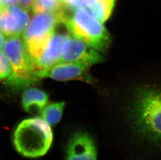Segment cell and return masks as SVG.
I'll return each instance as SVG.
<instances>
[{"label": "cell", "instance_id": "cell-1", "mask_svg": "<svg viewBox=\"0 0 161 160\" xmlns=\"http://www.w3.org/2000/svg\"><path fill=\"white\" fill-rule=\"evenodd\" d=\"M131 117L137 133L153 142L161 141V91L145 88L138 93Z\"/></svg>", "mask_w": 161, "mask_h": 160}, {"label": "cell", "instance_id": "cell-2", "mask_svg": "<svg viewBox=\"0 0 161 160\" xmlns=\"http://www.w3.org/2000/svg\"><path fill=\"white\" fill-rule=\"evenodd\" d=\"M13 144L21 156L35 158L44 156L50 149L53 139L52 128L42 118L23 120L13 134Z\"/></svg>", "mask_w": 161, "mask_h": 160}, {"label": "cell", "instance_id": "cell-3", "mask_svg": "<svg viewBox=\"0 0 161 160\" xmlns=\"http://www.w3.org/2000/svg\"><path fill=\"white\" fill-rule=\"evenodd\" d=\"M62 24L73 37L99 52L103 53L109 46L111 38L107 29L102 22L87 9H70Z\"/></svg>", "mask_w": 161, "mask_h": 160}, {"label": "cell", "instance_id": "cell-4", "mask_svg": "<svg viewBox=\"0 0 161 160\" xmlns=\"http://www.w3.org/2000/svg\"><path fill=\"white\" fill-rule=\"evenodd\" d=\"M11 65V74L8 84L15 91L27 88L36 82V76L32 61L26 50L22 36H8L2 48Z\"/></svg>", "mask_w": 161, "mask_h": 160}, {"label": "cell", "instance_id": "cell-5", "mask_svg": "<svg viewBox=\"0 0 161 160\" xmlns=\"http://www.w3.org/2000/svg\"><path fill=\"white\" fill-rule=\"evenodd\" d=\"M67 11L35 14L23 31L22 38L31 61L37 59L48 44L56 27L62 24Z\"/></svg>", "mask_w": 161, "mask_h": 160}, {"label": "cell", "instance_id": "cell-6", "mask_svg": "<svg viewBox=\"0 0 161 160\" xmlns=\"http://www.w3.org/2000/svg\"><path fill=\"white\" fill-rule=\"evenodd\" d=\"M99 51L79 40L69 36L63 47L59 62H79L90 67L104 61Z\"/></svg>", "mask_w": 161, "mask_h": 160}, {"label": "cell", "instance_id": "cell-7", "mask_svg": "<svg viewBox=\"0 0 161 160\" xmlns=\"http://www.w3.org/2000/svg\"><path fill=\"white\" fill-rule=\"evenodd\" d=\"M28 11L16 5L0 6V31L6 36H20L29 21Z\"/></svg>", "mask_w": 161, "mask_h": 160}, {"label": "cell", "instance_id": "cell-8", "mask_svg": "<svg viewBox=\"0 0 161 160\" xmlns=\"http://www.w3.org/2000/svg\"><path fill=\"white\" fill-rule=\"evenodd\" d=\"M97 147L86 131L75 133L67 144L66 160H97Z\"/></svg>", "mask_w": 161, "mask_h": 160}, {"label": "cell", "instance_id": "cell-9", "mask_svg": "<svg viewBox=\"0 0 161 160\" xmlns=\"http://www.w3.org/2000/svg\"><path fill=\"white\" fill-rule=\"evenodd\" d=\"M70 35L64 33L54 32L47 45L39 57L32 61L34 70L39 79L40 74L59 62L63 47Z\"/></svg>", "mask_w": 161, "mask_h": 160}, {"label": "cell", "instance_id": "cell-10", "mask_svg": "<svg viewBox=\"0 0 161 160\" xmlns=\"http://www.w3.org/2000/svg\"><path fill=\"white\" fill-rule=\"evenodd\" d=\"M90 67L79 62H58L40 74L39 77H50L57 81L90 80L88 74Z\"/></svg>", "mask_w": 161, "mask_h": 160}, {"label": "cell", "instance_id": "cell-11", "mask_svg": "<svg viewBox=\"0 0 161 160\" xmlns=\"http://www.w3.org/2000/svg\"><path fill=\"white\" fill-rule=\"evenodd\" d=\"M48 95L44 91L36 88H29L23 93L21 104L26 112L31 114L41 113L47 104Z\"/></svg>", "mask_w": 161, "mask_h": 160}, {"label": "cell", "instance_id": "cell-12", "mask_svg": "<svg viewBox=\"0 0 161 160\" xmlns=\"http://www.w3.org/2000/svg\"><path fill=\"white\" fill-rule=\"evenodd\" d=\"M65 0H34L32 7L34 14L42 13H63L69 9Z\"/></svg>", "mask_w": 161, "mask_h": 160}, {"label": "cell", "instance_id": "cell-13", "mask_svg": "<svg viewBox=\"0 0 161 160\" xmlns=\"http://www.w3.org/2000/svg\"><path fill=\"white\" fill-rule=\"evenodd\" d=\"M65 106L64 101L46 105L41 111V118L50 125H54L61 121Z\"/></svg>", "mask_w": 161, "mask_h": 160}, {"label": "cell", "instance_id": "cell-14", "mask_svg": "<svg viewBox=\"0 0 161 160\" xmlns=\"http://www.w3.org/2000/svg\"><path fill=\"white\" fill-rule=\"evenodd\" d=\"M114 2L115 0H96L94 4L87 11L103 23L109 18Z\"/></svg>", "mask_w": 161, "mask_h": 160}, {"label": "cell", "instance_id": "cell-15", "mask_svg": "<svg viewBox=\"0 0 161 160\" xmlns=\"http://www.w3.org/2000/svg\"><path fill=\"white\" fill-rule=\"evenodd\" d=\"M11 67L4 53L0 51V79H8L11 74Z\"/></svg>", "mask_w": 161, "mask_h": 160}, {"label": "cell", "instance_id": "cell-16", "mask_svg": "<svg viewBox=\"0 0 161 160\" xmlns=\"http://www.w3.org/2000/svg\"><path fill=\"white\" fill-rule=\"evenodd\" d=\"M34 1V0H18V4L20 7L28 12L32 9Z\"/></svg>", "mask_w": 161, "mask_h": 160}, {"label": "cell", "instance_id": "cell-17", "mask_svg": "<svg viewBox=\"0 0 161 160\" xmlns=\"http://www.w3.org/2000/svg\"><path fill=\"white\" fill-rule=\"evenodd\" d=\"M18 0H0V6H9L15 5L18 3Z\"/></svg>", "mask_w": 161, "mask_h": 160}, {"label": "cell", "instance_id": "cell-18", "mask_svg": "<svg viewBox=\"0 0 161 160\" xmlns=\"http://www.w3.org/2000/svg\"><path fill=\"white\" fill-rule=\"evenodd\" d=\"M5 41V35L0 31V50H2Z\"/></svg>", "mask_w": 161, "mask_h": 160}, {"label": "cell", "instance_id": "cell-19", "mask_svg": "<svg viewBox=\"0 0 161 160\" xmlns=\"http://www.w3.org/2000/svg\"><path fill=\"white\" fill-rule=\"evenodd\" d=\"M0 80H1V79H0Z\"/></svg>", "mask_w": 161, "mask_h": 160}]
</instances>
